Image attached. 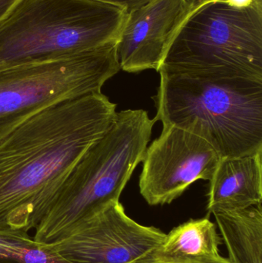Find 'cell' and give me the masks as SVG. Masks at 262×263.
<instances>
[{
	"label": "cell",
	"instance_id": "e0dca14e",
	"mask_svg": "<svg viewBox=\"0 0 262 263\" xmlns=\"http://www.w3.org/2000/svg\"><path fill=\"white\" fill-rule=\"evenodd\" d=\"M229 4L237 8H247L255 3H262V0H226Z\"/></svg>",
	"mask_w": 262,
	"mask_h": 263
},
{
	"label": "cell",
	"instance_id": "5b68a950",
	"mask_svg": "<svg viewBox=\"0 0 262 263\" xmlns=\"http://www.w3.org/2000/svg\"><path fill=\"white\" fill-rule=\"evenodd\" d=\"M127 15L96 0H20L0 20V69L117 43Z\"/></svg>",
	"mask_w": 262,
	"mask_h": 263
},
{
	"label": "cell",
	"instance_id": "8992f818",
	"mask_svg": "<svg viewBox=\"0 0 262 263\" xmlns=\"http://www.w3.org/2000/svg\"><path fill=\"white\" fill-rule=\"evenodd\" d=\"M116 43L0 69V138L48 108L102 92L121 70Z\"/></svg>",
	"mask_w": 262,
	"mask_h": 263
},
{
	"label": "cell",
	"instance_id": "52a82bcc",
	"mask_svg": "<svg viewBox=\"0 0 262 263\" xmlns=\"http://www.w3.org/2000/svg\"><path fill=\"white\" fill-rule=\"evenodd\" d=\"M166 236L127 216L119 201L77 222L51 247L73 263H135L153 251Z\"/></svg>",
	"mask_w": 262,
	"mask_h": 263
},
{
	"label": "cell",
	"instance_id": "9a60e30c",
	"mask_svg": "<svg viewBox=\"0 0 262 263\" xmlns=\"http://www.w3.org/2000/svg\"><path fill=\"white\" fill-rule=\"evenodd\" d=\"M96 1L103 2V3L118 6V7L124 9L127 14H129L136 9L146 6L153 0H96Z\"/></svg>",
	"mask_w": 262,
	"mask_h": 263
},
{
	"label": "cell",
	"instance_id": "6da1fadb",
	"mask_svg": "<svg viewBox=\"0 0 262 263\" xmlns=\"http://www.w3.org/2000/svg\"><path fill=\"white\" fill-rule=\"evenodd\" d=\"M116 117V104L94 92L48 108L0 138V230H35Z\"/></svg>",
	"mask_w": 262,
	"mask_h": 263
},
{
	"label": "cell",
	"instance_id": "9c48e42d",
	"mask_svg": "<svg viewBox=\"0 0 262 263\" xmlns=\"http://www.w3.org/2000/svg\"><path fill=\"white\" fill-rule=\"evenodd\" d=\"M192 0H153L128 14L116 43L120 69L158 71Z\"/></svg>",
	"mask_w": 262,
	"mask_h": 263
},
{
	"label": "cell",
	"instance_id": "30bf717a",
	"mask_svg": "<svg viewBox=\"0 0 262 263\" xmlns=\"http://www.w3.org/2000/svg\"><path fill=\"white\" fill-rule=\"evenodd\" d=\"M262 152L221 159L209 180V213L244 210L262 202Z\"/></svg>",
	"mask_w": 262,
	"mask_h": 263
},
{
	"label": "cell",
	"instance_id": "5bb4252c",
	"mask_svg": "<svg viewBox=\"0 0 262 263\" xmlns=\"http://www.w3.org/2000/svg\"><path fill=\"white\" fill-rule=\"evenodd\" d=\"M135 263H232L229 258H225L221 255L214 257L206 258V259H192V260L183 261H163L152 259L149 256H146L143 259L137 261Z\"/></svg>",
	"mask_w": 262,
	"mask_h": 263
},
{
	"label": "cell",
	"instance_id": "277c9868",
	"mask_svg": "<svg viewBox=\"0 0 262 263\" xmlns=\"http://www.w3.org/2000/svg\"><path fill=\"white\" fill-rule=\"evenodd\" d=\"M159 73L262 80V3L192 0Z\"/></svg>",
	"mask_w": 262,
	"mask_h": 263
},
{
	"label": "cell",
	"instance_id": "7a4b0ae2",
	"mask_svg": "<svg viewBox=\"0 0 262 263\" xmlns=\"http://www.w3.org/2000/svg\"><path fill=\"white\" fill-rule=\"evenodd\" d=\"M159 74L155 123L203 138L221 159L262 152V80Z\"/></svg>",
	"mask_w": 262,
	"mask_h": 263
},
{
	"label": "cell",
	"instance_id": "2e32d148",
	"mask_svg": "<svg viewBox=\"0 0 262 263\" xmlns=\"http://www.w3.org/2000/svg\"><path fill=\"white\" fill-rule=\"evenodd\" d=\"M20 0H0V20L4 18Z\"/></svg>",
	"mask_w": 262,
	"mask_h": 263
},
{
	"label": "cell",
	"instance_id": "4fadbf2b",
	"mask_svg": "<svg viewBox=\"0 0 262 263\" xmlns=\"http://www.w3.org/2000/svg\"><path fill=\"white\" fill-rule=\"evenodd\" d=\"M0 263H73L23 230H0Z\"/></svg>",
	"mask_w": 262,
	"mask_h": 263
},
{
	"label": "cell",
	"instance_id": "ba28073f",
	"mask_svg": "<svg viewBox=\"0 0 262 263\" xmlns=\"http://www.w3.org/2000/svg\"><path fill=\"white\" fill-rule=\"evenodd\" d=\"M221 158L203 138L170 125L146 148L139 190L150 205L170 204L199 179L210 180Z\"/></svg>",
	"mask_w": 262,
	"mask_h": 263
},
{
	"label": "cell",
	"instance_id": "8fae6325",
	"mask_svg": "<svg viewBox=\"0 0 262 263\" xmlns=\"http://www.w3.org/2000/svg\"><path fill=\"white\" fill-rule=\"evenodd\" d=\"M223 239L209 217L190 219L166 234L148 256L163 261L206 259L218 256Z\"/></svg>",
	"mask_w": 262,
	"mask_h": 263
},
{
	"label": "cell",
	"instance_id": "3957f363",
	"mask_svg": "<svg viewBox=\"0 0 262 263\" xmlns=\"http://www.w3.org/2000/svg\"><path fill=\"white\" fill-rule=\"evenodd\" d=\"M155 121L143 109L117 112L107 133L94 143L57 193L33 238L52 243L82 219L115 201L143 162Z\"/></svg>",
	"mask_w": 262,
	"mask_h": 263
},
{
	"label": "cell",
	"instance_id": "7c38bea8",
	"mask_svg": "<svg viewBox=\"0 0 262 263\" xmlns=\"http://www.w3.org/2000/svg\"><path fill=\"white\" fill-rule=\"evenodd\" d=\"M232 263H262L261 204L235 211L215 212Z\"/></svg>",
	"mask_w": 262,
	"mask_h": 263
}]
</instances>
